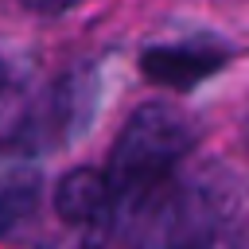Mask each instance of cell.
<instances>
[{
    "label": "cell",
    "instance_id": "obj_1",
    "mask_svg": "<svg viewBox=\"0 0 249 249\" xmlns=\"http://www.w3.org/2000/svg\"><path fill=\"white\" fill-rule=\"evenodd\" d=\"M195 124L183 109L167 105V101H148L140 105L117 144H113V156H109V183H113V195H136V191H148L156 183H163L171 175V167L195 148Z\"/></svg>",
    "mask_w": 249,
    "mask_h": 249
},
{
    "label": "cell",
    "instance_id": "obj_2",
    "mask_svg": "<svg viewBox=\"0 0 249 249\" xmlns=\"http://www.w3.org/2000/svg\"><path fill=\"white\" fill-rule=\"evenodd\" d=\"M89 82L82 74H70L62 82H54L51 89H43L27 109L23 117L8 128L4 136V148L12 152H43V148H58L62 140H70V132L78 128L82 121V101H89Z\"/></svg>",
    "mask_w": 249,
    "mask_h": 249
},
{
    "label": "cell",
    "instance_id": "obj_3",
    "mask_svg": "<svg viewBox=\"0 0 249 249\" xmlns=\"http://www.w3.org/2000/svg\"><path fill=\"white\" fill-rule=\"evenodd\" d=\"M222 62H226V51L206 43V39L175 43V47H152L140 54V70L156 86H167V89H191L202 78H210L214 70H222Z\"/></svg>",
    "mask_w": 249,
    "mask_h": 249
},
{
    "label": "cell",
    "instance_id": "obj_4",
    "mask_svg": "<svg viewBox=\"0 0 249 249\" xmlns=\"http://www.w3.org/2000/svg\"><path fill=\"white\" fill-rule=\"evenodd\" d=\"M113 210V183L105 171L78 167L66 171L54 191V214L66 226H101Z\"/></svg>",
    "mask_w": 249,
    "mask_h": 249
},
{
    "label": "cell",
    "instance_id": "obj_5",
    "mask_svg": "<svg viewBox=\"0 0 249 249\" xmlns=\"http://www.w3.org/2000/svg\"><path fill=\"white\" fill-rule=\"evenodd\" d=\"M39 191H43V179L39 171L31 167H19V171H8L0 179V237H8L19 222H27L39 206Z\"/></svg>",
    "mask_w": 249,
    "mask_h": 249
},
{
    "label": "cell",
    "instance_id": "obj_6",
    "mask_svg": "<svg viewBox=\"0 0 249 249\" xmlns=\"http://www.w3.org/2000/svg\"><path fill=\"white\" fill-rule=\"evenodd\" d=\"M23 8H31V12H39V16H54V12H62V8H70L74 0H19Z\"/></svg>",
    "mask_w": 249,
    "mask_h": 249
},
{
    "label": "cell",
    "instance_id": "obj_7",
    "mask_svg": "<svg viewBox=\"0 0 249 249\" xmlns=\"http://www.w3.org/2000/svg\"><path fill=\"white\" fill-rule=\"evenodd\" d=\"M4 86H8V66L0 62V89H4Z\"/></svg>",
    "mask_w": 249,
    "mask_h": 249
}]
</instances>
